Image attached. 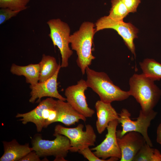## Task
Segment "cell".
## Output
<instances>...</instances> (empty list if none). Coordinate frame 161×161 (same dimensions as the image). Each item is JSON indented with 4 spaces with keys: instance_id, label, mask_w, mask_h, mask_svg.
Listing matches in <instances>:
<instances>
[{
    "instance_id": "11",
    "label": "cell",
    "mask_w": 161,
    "mask_h": 161,
    "mask_svg": "<svg viewBox=\"0 0 161 161\" xmlns=\"http://www.w3.org/2000/svg\"><path fill=\"white\" fill-rule=\"evenodd\" d=\"M88 88L86 81L81 79L76 84L67 87L65 91L67 102L86 118L92 117L95 112L88 106L86 100L85 92Z\"/></svg>"
},
{
    "instance_id": "1",
    "label": "cell",
    "mask_w": 161,
    "mask_h": 161,
    "mask_svg": "<svg viewBox=\"0 0 161 161\" xmlns=\"http://www.w3.org/2000/svg\"><path fill=\"white\" fill-rule=\"evenodd\" d=\"M130 96H133L140 104L143 114L147 115L152 110L161 95L160 89L154 81L143 73L134 74L129 80Z\"/></svg>"
},
{
    "instance_id": "17",
    "label": "cell",
    "mask_w": 161,
    "mask_h": 161,
    "mask_svg": "<svg viewBox=\"0 0 161 161\" xmlns=\"http://www.w3.org/2000/svg\"><path fill=\"white\" fill-rule=\"evenodd\" d=\"M11 72L18 76H23L27 83L33 85L38 83L40 74L39 64H30L20 66L13 64L10 68Z\"/></svg>"
},
{
    "instance_id": "12",
    "label": "cell",
    "mask_w": 161,
    "mask_h": 161,
    "mask_svg": "<svg viewBox=\"0 0 161 161\" xmlns=\"http://www.w3.org/2000/svg\"><path fill=\"white\" fill-rule=\"evenodd\" d=\"M122 157L120 161H133L141 148L146 143L144 138L136 131L129 132L121 137H117Z\"/></svg>"
},
{
    "instance_id": "4",
    "label": "cell",
    "mask_w": 161,
    "mask_h": 161,
    "mask_svg": "<svg viewBox=\"0 0 161 161\" xmlns=\"http://www.w3.org/2000/svg\"><path fill=\"white\" fill-rule=\"evenodd\" d=\"M53 135L55 138L53 140L43 139L40 135L35 136L32 141L33 151L40 157L52 156L55 157L54 161H66L71 147L69 139L61 134Z\"/></svg>"
},
{
    "instance_id": "9",
    "label": "cell",
    "mask_w": 161,
    "mask_h": 161,
    "mask_svg": "<svg viewBox=\"0 0 161 161\" xmlns=\"http://www.w3.org/2000/svg\"><path fill=\"white\" fill-rule=\"evenodd\" d=\"M95 32L106 29L116 30L123 38L126 45L135 57V47L134 43L137 38L138 29L130 23L114 20L108 16L102 17L95 24Z\"/></svg>"
},
{
    "instance_id": "15",
    "label": "cell",
    "mask_w": 161,
    "mask_h": 161,
    "mask_svg": "<svg viewBox=\"0 0 161 161\" xmlns=\"http://www.w3.org/2000/svg\"><path fill=\"white\" fill-rule=\"evenodd\" d=\"M95 106L97 116L96 128L98 133L101 134L107 128L110 122L118 120V114L111 103H105L100 100L96 102Z\"/></svg>"
},
{
    "instance_id": "25",
    "label": "cell",
    "mask_w": 161,
    "mask_h": 161,
    "mask_svg": "<svg viewBox=\"0 0 161 161\" xmlns=\"http://www.w3.org/2000/svg\"><path fill=\"white\" fill-rule=\"evenodd\" d=\"M129 13H134L141 2L140 0H122Z\"/></svg>"
},
{
    "instance_id": "8",
    "label": "cell",
    "mask_w": 161,
    "mask_h": 161,
    "mask_svg": "<svg viewBox=\"0 0 161 161\" xmlns=\"http://www.w3.org/2000/svg\"><path fill=\"white\" fill-rule=\"evenodd\" d=\"M47 24L50 30L49 36L54 46H56L60 51L62 59L61 67L68 66V60L73 52L69 46L70 30L68 25L59 18L49 20Z\"/></svg>"
},
{
    "instance_id": "27",
    "label": "cell",
    "mask_w": 161,
    "mask_h": 161,
    "mask_svg": "<svg viewBox=\"0 0 161 161\" xmlns=\"http://www.w3.org/2000/svg\"><path fill=\"white\" fill-rule=\"evenodd\" d=\"M156 140L157 143L161 144V123L157 128Z\"/></svg>"
},
{
    "instance_id": "7",
    "label": "cell",
    "mask_w": 161,
    "mask_h": 161,
    "mask_svg": "<svg viewBox=\"0 0 161 161\" xmlns=\"http://www.w3.org/2000/svg\"><path fill=\"white\" fill-rule=\"evenodd\" d=\"M157 114V112L153 110L145 115L141 110L137 120L133 121L130 118L131 114L129 111L126 109H122L120 113L118 114L119 117L117 120L119 123H121L122 128L121 130L117 131V137H121L130 131L137 132L143 136L146 143L152 147V143L148 135V129L151 121L155 118Z\"/></svg>"
},
{
    "instance_id": "2",
    "label": "cell",
    "mask_w": 161,
    "mask_h": 161,
    "mask_svg": "<svg viewBox=\"0 0 161 161\" xmlns=\"http://www.w3.org/2000/svg\"><path fill=\"white\" fill-rule=\"evenodd\" d=\"M94 27L92 22H84L79 30L70 36L72 49L76 52L77 63L83 75L85 73L86 68L95 58L92 53L93 36L95 33Z\"/></svg>"
},
{
    "instance_id": "5",
    "label": "cell",
    "mask_w": 161,
    "mask_h": 161,
    "mask_svg": "<svg viewBox=\"0 0 161 161\" xmlns=\"http://www.w3.org/2000/svg\"><path fill=\"white\" fill-rule=\"evenodd\" d=\"M57 100L49 97L40 102L35 109L24 113H18L16 117H21L20 120L24 124L29 122L34 123L38 132L41 131L43 128H47L52 124L56 117L55 106Z\"/></svg>"
},
{
    "instance_id": "23",
    "label": "cell",
    "mask_w": 161,
    "mask_h": 161,
    "mask_svg": "<svg viewBox=\"0 0 161 161\" xmlns=\"http://www.w3.org/2000/svg\"><path fill=\"white\" fill-rule=\"evenodd\" d=\"M20 11L8 8H1L0 10V24H1L12 17L16 16Z\"/></svg>"
},
{
    "instance_id": "3",
    "label": "cell",
    "mask_w": 161,
    "mask_h": 161,
    "mask_svg": "<svg viewBox=\"0 0 161 161\" xmlns=\"http://www.w3.org/2000/svg\"><path fill=\"white\" fill-rule=\"evenodd\" d=\"M86 73L88 87L96 93L103 102L111 103L114 101H121L130 96L129 91H123L114 85L105 72H97L88 67Z\"/></svg>"
},
{
    "instance_id": "20",
    "label": "cell",
    "mask_w": 161,
    "mask_h": 161,
    "mask_svg": "<svg viewBox=\"0 0 161 161\" xmlns=\"http://www.w3.org/2000/svg\"><path fill=\"white\" fill-rule=\"evenodd\" d=\"M145 143L136 154L133 161H161V154L157 149Z\"/></svg>"
},
{
    "instance_id": "21",
    "label": "cell",
    "mask_w": 161,
    "mask_h": 161,
    "mask_svg": "<svg viewBox=\"0 0 161 161\" xmlns=\"http://www.w3.org/2000/svg\"><path fill=\"white\" fill-rule=\"evenodd\" d=\"M111 7L108 16L112 19L117 21H123L129 13L122 0H112Z\"/></svg>"
},
{
    "instance_id": "18",
    "label": "cell",
    "mask_w": 161,
    "mask_h": 161,
    "mask_svg": "<svg viewBox=\"0 0 161 161\" xmlns=\"http://www.w3.org/2000/svg\"><path fill=\"white\" fill-rule=\"evenodd\" d=\"M40 68L39 82H43L51 77L61 64H58L53 57L44 54L39 63Z\"/></svg>"
},
{
    "instance_id": "13",
    "label": "cell",
    "mask_w": 161,
    "mask_h": 161,
    "mask_svg": "<svg viewBox=\"0 0 161 161\" xmlns=\"http://www.w3.org/2000/svg\"><path fill=\"white\" fill-rule=\"evenodd\" d=\"M61 67L60 65L55 74L50 78L42 82H39L35 85H30L31 89V97L29 102L33 103L38 99L39 101L43 97H47L55 98L58 100H66V98L60 95L58 90L57 78L59 70Z\"/></svg>"
},
{
    "instance_id": "26",
    "label": "cell",
    "mask_w": 161,
    "mask_h": 161,
    "mask_svg": "<svg viewBox=\"0 0 161 161\" xmlns=\"http://www.w3.org/2000/svg\"><path fill=\"white\" fill-rule=\"evenodd\" d=\"M40 157L34 151L29 153L21 159L20 161H40Z\"/></svg>"
},
{
    "instance_id": "10",
    "label": "cell",
    "mask_w": 161,
    "mask_h": 161,
    "mask_svg": "<svg viewBox=\"0 0 161 161\" xmlns=\"http://www.w3.org/2000/svg\"><path fill=\"white\" fill-rule=\"evenodd\" d=\"M119 122L117 120L110 122L106 129L107 133L105 139L99 145L91 148L97 157L105 161H117L120 159L121 152L119 146L116 135V129Z\"/></svg>"
},
{
    "instance_id": "22",
    "label": "cell",
    "mask_w": 161,
    "mask_h": 161,
    "mask_svg": "<svg viewBox=\"0 0 161 161\" xmlns=\"http://www.w3.org/2000/svg\"><path fill=\"white\" fill-rule=\"evenodd\" d=\"M30 0H0L1 8H8L14 10L22 11L27 8L26 5Z\"/></svg>"
},
{
    "instance_id": "16",
    "label": "cell",
    "mask_w": 161,
    "mask_h": 161,
    "mask_svg": "<svg viewBox=\"0 0 161 161\" xmlns=\"http://www.w3.org/2000/svg\"><path fill=\"white\" fill-rule=\"evenodd\" d=\"M4 152L0 158V161H20L31 151H33L28 143L20 144L14 139L11 141H3Z\"/></svg>"
},
{
    "instance_id": "6",
    "label": "cell",
    "mask_w": 161,
    "mask_h": 161,
    "mask_svg": "<svg viewBox=\"0 0 161 161\" xmlns=\"http://www.w3.org/2000/svg\"><path fill=\"white\" fill-rule=\"evenodd\" d=\"M84 125L79 124L75 128L64 127L61 125L55 126L53 135L61 134L69 138L70 144L69 151L77 152L80 150L94 146L96 135L93 127L90 124L86 125V130H83Z\"/></svg>"
},
{
    "instance_id": "14",
    "label": "cell",
    "mask_w": 161,
    "mask_h": 161,
    "mask_svg": "<svg viewBox=\"0 0 161 161\" xmlns=\"http://www.w3.org/2000/svg\"><path fill=\"white\" fill-rule=\"evenodd\" d=\"M57 100L55 110L57 116L55 122H60L67 126L75 125L80 120L85 122L86 118L81 114L67 102Z\"/></svg>"
},
{
    "instance_id": "24",
    "label": "cell",
    "mask_w": 161,
    "mask_h": 161,
    "mask_svg": "<svg viewBox=\"0 0 161 161\" xmlns=\"http://www.w3.org/2000/svg\"><path fill=\"white\" fill-rule=\"evenodd\" d=\"M78 152L82 154L85 158L89 161H105L96 156L93 152L92 151L89 147L80 150Z\"/></svg>"
},
{
    "instance_id": "19",
    "label": "cell",
    "mask_w": 161,
    "mask_h": 161,
    "mask_svg": "<svg viewBox=\"0 0 161 161\" xmlns=\"http://www.w3.org/2000/svg\"><path fill=\"white\" fill-rule=\"evenodd\" d=\"M143 74L153 80L161 79V64L152 59L146 58L140 63Z\"/></svg>"
}]
</instances>
